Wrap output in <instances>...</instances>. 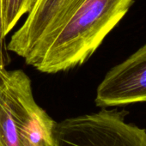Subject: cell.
Wrapping results in <instances>:
<instances>
[{
  "label": "cell",
  "instance_id": "1",
  "mask_svg": "<svg viewBox=\"0 0 146 146\" xmlns=\"http://www.w3.org/2000/svg\"><path fill=\"white\" fill-rule=\"evenodd\" d=\"M134 0H80L31 64L55 74L84 64L129 11Z\"/></svg>",
  "mask_w": 146,
  "mask_h": 146
},
{
  "label": "cell",
  "instance_id": "2",
  "mask_svg": "<svg viewBox=\"0 0 146 146\" xmlns=\"http://www.w3.org/2000/svg\"><path fill=\"white\" fill-rule=\"evenodd\" d=\"M56 127L35 102L26 73L0 70V146H57Z\"/></svg>",
  "mask_w": 146,
  "mask_h": 146
},
{
  "label": "cell",
  "instance_id": "3",
  "mask_svg": "<svg viewBox=\"0 0 146 146\" xmlns=\"http://www.w3.org/2000/svg\"><path fill=\"white\" fill-rule=\"evenodd\" d=\"M126 114L102 108L64 119L57 123V146H146V130L126 123Z\"/></svg>",
  "mask_w": 146,
  "mask_h": 146
},
{
  "label": "cell",
  "instance_id": "4",
  "mask_svg": "<svg viewBox=\"0 0 146 146\" xmlns=\"http://www.w3.org/2000/svg\"><path fill=\"white\" fill-rule=\"evenodd\" d=\"M80 0H36L7 49L31 65L48 40Z\"/></svg>",
  "mask_w": 146,
  "mask_h": 146
},
{
  "label": "cell",
  "instance_id": "5",
  "mask_svg": "<svg viewBox=\"0 0 146 146\" xmlns=\"http://www.w3.org/2000/svg\"><path fill=\"white\" fill-rule=\"evenodd\" d=\"M95 102L100 108L146 102V44L107 73Z\"/></svg>",
  "mask_w": 146,
  "mask_h": 146
},
{
  "label": "cell",
  "instance_id": "6",
  "mask_svg": "<svg viewBox=\"0 0 146 146\" xmlns=\"http://www.w3.org/2000/svg\"><path fill=\"white\" fill-rule=\"evenodd\" d=\"M31 9V0H1V24L5 38Z\"/></svg>",
  "mask_w": 146,
  "mask_h": 146
},
{
  "label": "cell",
  "instance_id": "7",
  "mask_svg": "<svg viewBox=\"0 0 146 146\" xmlns=\"http://www.w3.org/2000/svg\"><path fill=\"white\" fill-rule=\"evenodd\" d=\"M5 37L2 32L1 24V0H0V70L5 68L6 56H5Z\"/></svg>",
  "mask_w": 146,
  "mask_h": 146
}]
</instances>
